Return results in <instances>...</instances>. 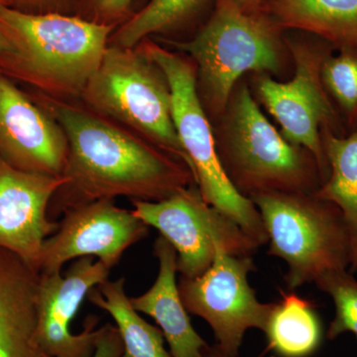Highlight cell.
Instances as JSON below:
<instances>
[{"instance_id": "obj_1", "label": "cell", "mask_w": 357, "mask_h": 357, "mask_svg": "<svg viewBox=\"0 0 357 357\" xmlns=\"http://www.w3.org/2000/svg\"><path fill=\"white\" fill-rule=\"evenodd\" d=\"M29 93L60 124L69 148L65 184L49 206L51 220L98 199L160 202L196 184L184 162L86 105Z\"/></svg>"}, {"instance_id": "obj_2", "label": "cell", "mask_w": 357, "mask_h": 357, "mask_svg": "<svg viewBox=\"0 0 357 357\" xmlns=\"http://www.w3.org/2000/svg\"><path fill=\"white\" fill-rule=\"evenodd\" d=\"M0 30L10 51L0 72L15 83L62 100H81L115 28L75 14L26 13L0 6Z\"/></svg>"}, {"instance_id": "obj_3", "label": "cell", "mask_w": 357, "mask_h": 357, "mask_svg": "<svg viewBox=\"0 0 357 357\" xmlns=\"http://www.w3.org/2000/svg\"><path fill=\"white\" fill-rule=\"evenodd\" d=\"M81 102L191 169L174 123L168 81L140 44L132 48L109 45Z\"/></svg>"}, {"instance_id": "obj_4", "label": "cell", "mask_w": 357, "mask_h": 357, "mask_svg": "<svg viewBox=\"0 0 357 357\" xmlns=\"http://www.w3.org/2000/svg\"><path fill=\"white\" fill-rule=\"evenodd\" d=\"M140 45L168 81L176 131L202 197L234 220L258 245H265L268 236L259 211L250 199L234 187L223 168L199 98L196 65L152 40H144Z\"/></svg>"}, {"instance_id": "obj_5", "label": "cell", "mask_w": 357, "mask_h": 357, "mask_svg": "<svg viewBox=\"0 0 357 357\" xmlns=\"http://www.w3.org/2000/svg\"><path fill=\"white\" fill-rule=\"evenodd\" d=\"M249 199L266 230L268 255L287 263L288 290L351 267V236L335 204L305 192H262Z\"/></svg>"}, {"instance_id": "obj_6", "label": "cell", "mask_w": 357, "mask_h": 357, "mask_svg": "<svg viewBox=\"0 0 357 357\" xmlns=\"http://www.w3.org/2000/svg\"><path fill=\"white\" fill-rule=\"evenodd\" d=\"M230 110L229 135L218 153L241 194L248 199L270 192L314 194L321 187L314 157L279 134L246 86L234 96Z\"/></svg>"}, {"instance_id": "obj_7", "label": "cell", "mask_w": 357, "mask_h": 357, "mask_svg": "<svg viewBox=\"0 0 357 357\" xmlns=\"http://www.w3.org/2000/svg\"><path fill=\"white\" fill-rule=\"evenodd\" d=\"M277 28L260 10L248 13L231 0H218L210 20L194 38L171 45L191 56L204 98L220 112L245 73L280 69Z\"/></svg>"}, {"instance_id": "obj_8", "label": "cell", "mask_w": 357, "mask_h": 357, "mask_svg": "<svg viewBox=\"0 0 357 357\" xmlns=\"http://www.w3.org/2000/svg\"><path fill=\"white\" fill-rule=\"evenodd\" d=\"M133 213L154 227L177 252L181 277L204 273L222 243L236 256H253L259 245L234 220L204 201L196 184L160 202L132 199Z\"/></svg>"}, {"instance_id": "obj_9", "label": "cell", "mask_w": 357, "mask_h": 357, "mask_svg": "<svg viewBox=\"0 0 357 357\" xmlns=\"http://www.w3.org/2000/svg\"><path fill=\"white\" fill-rule=\"evenodd\" d=\"M253 256H236L218 243L211 267L196 278L181 277L178 291L187 311L204 319L222 357H236L250 328L263 331L274 303L260 302L248 282Z\"/></svg>"}, {"instance_id": "obj_10", "label": "cell", "mask_w": 357, "mask_h": 357, "mask_svg": "<svg viewBox=\"0 0 357 357\" xmlns=\"http://www.w3.org/2000/svg\"><path fill=\"white\" fill-rule=\"evenodd\" d=\"M148 230L132 211L119 208L114 199L73 206L65 211L57 231L45 241L37 270L39 273L62 271L65 263L86 256L112 269L126 249L147 236Z\"/></svg>"}, {"instance_id": "obj_11", "label": "cell", "mask_w": 357, "mask_h": 357, "mask_svg": "<svg viewBox=\"0 0 357 357\" xmlns=\"http://www.w3.org/2000/svg\"><path fill=\"white\" fill-rule=\"evenodd\" d=\"M290 49L295 60L293 79L280 83L269 77H260L258 93L268 112L280 124L284 137L314 157L325 182L328 167L321 128L335 119L321 79L325 58L305 45L291 44Z\"/></svg>"}, {"instance_id": "obj_12", "label": "cell", "mask_w": 357, "mask_h": 357, "mask_svg": "<svg viewBox=\"0 0 357 357\" xmlns=\"http://www.w3.org/2000/svg\"><path fill=\"white\" fill-rule=\"evenodd\" d=\"M110 268L93 257L77 258L65 272L40 273L38 340L50 357H93L102 328L88 319L79 335L70 332L72 321L91 289L109 280Z\"/></svg>"}, {"instance_id": "obj_13", "label": "cell", "mask_w": 357, "mask_h": 357, "mask_svg": "<svg viewBox=\"0 0 357 357\" xmlns=\"http://www.w3.org/2000/svg\"><path fill=\"white\" fill-rule=\"evenodd\" d=\"M68 150L57 121L0 72V157L25 172L63 177Z\"/></svg>"}, {"instance_id": "obj_14", "label": "cell", "mask_w": 357, "mask_h": 357, "mask_svg": "<svg viewBox=\"0 0 357 357\" xmlns=\"http://www.w3.org/2000/svg\"><path fill=\"white\" fill-rule=\"evenodd\" d=\"M64 184V177L25 172L0 157V248L37 269L45 241L59 227L49 206Z\"/></svg>"}, {"instance_id": "obj_15", "label": "cell", "mask_w": 357, "mask_h": 357, "mask_svg": "<svg viewBox=\"0 0 357 357\" xmlns=\"http://www.w3.org/2000/svg\"><path fill=\"white\" fill-rule=\"evenodd\" d=\"M40 273L0 248V357H50L38 340Z\"/></svg>"}, {"instance_id": "obj_16", "label": "cell", "mask_w": 357, "mask_h": 357, "mask_svg": "<svg viewBox=\"0 0 357 357\" xmlns=\"http://www.w3.org/2000/svg\"><path fill=\"white\" fill-rule=\"evenodd\" d=\"M154 255L159 262L156 281L147 292L131 298V303L136 311L156 321L172 357H201L208 345L195 330L183 304L176 280L177 252L160 236L155 241Z\"/></svg>"}, {"instance_id": "obj_17", "label": "cell", "mask_w": 357, "mask_h": 357, "mask_svg": "<svg viewBox=\"0 0 357 357\" xmlns=\"http://www.w3.org/2000/svg\"><path fill=\"white\" fill-rule=\"evenodd\" d=\"M277 27L312 33L340 50L357 51V0H263Z\"/></svg>"}, {"instance_id": "obj_18", "label": "cell", "mask_w": 357, "mask_h": 357, "mask_svg": "<svg viewBox=\"0 0 357 357\" xmlns=\"http://www.w3.org/2000/svg\"><path fill=\"white\" fill-rule=\"evenodd\" d=\"M328 162V175L314 192L317 198L330 202L344 215L351 244V270L357 269V128L347 137L330 130L321 135Z\"/></svg>"}, {"instance_id": "obj_19", "label": "cell", "mask_w": 357, "mask_h": 357, "mask_svg": "<svg viewBox=\"0 0 357 357\" xmlns=\"http://www.w3.org/2000/svg\"><path fill=\"white\" fill-rule=\"evenodd\" d=\"M263 332L269 349L281 357H307L321 342V325L312 302L296 293L281 291Z\"/></svg>"}, {"instance_id": "obj_20", "label": "cell", "mask_w": 357, "mask_h": 357, "mask_svg": "<svg viewBox=\"0 0 357 357\" xmlns=\"http://www.w3.org/2000/svg\"><path fill=\"white\" fill-rule=\"evenodd\" d=\"M126 279L107 280L88 294L91 304L109 312L123 344L122 357H172L164 347V335L138 314L126 295Z\"/></svg>"}, {"instance_id": "obj_21", "label": "cell", "mask_w": 357, "mask_h": 357, "mask_svg": "<svg viewBox=\"0 0 357 357\" xmlns=\"http://www.w3.org/2000/svg\"><path fill=\"white\" fill-rule=\"evenodd\" d=\"M208 0H149L110 36L112 46L132 48L154 35L175 29L192 17Z\"/></svg>"}, {"instance_id": "obj_22", "label": "cell", "mask_w": 357, "mask_h": 357, "mask_svg": "<svg viewBox=\"0 0 357 357\" xmlns=\"http://www.w3.org/2000/svg\"><path fill=\"white\" fill-rule=\"evenodd\" d=\"M317 287L332 298L335 317L328 331V340L345 333L357 338V280L347 270L331 272L316 282Z\"/></svg>"}, {"instance_id": "obj_23", "label": "cell", "mask_w": 357, "mask_h": 357, "mask_svg": "<svg viewBox=\"0 0 357 357\" xmlns=\"http://www.w3.org/2000/svg\"><path fill=\"white\" fill-rule=\"evenodd\" d=\"M321 79L345 114L351 121L356 119L357 51L340 50L337 56L324 59Z\"/></svg>"}, {"instance_id": "obj_24", "label": "cell", "mask_w": 357, "mask_h": 357, "mask_svg": "<svg viewBox=\"0 0 357 357\" xmlns=\"http://www.w3.org/2000/svg\"><path fill=\"white\" fill-rule=\"evenodd\" d=\"M133 3L134 0H79L75 15L116 29L132 15Z\"/></svg>"}, {"instance_id": "obj_25", "label": "cell", "mask_w": 357, "mask_h": 357, "mask_svg": "<svg viewBox=\"0 0 357 357\" xmlns=\"http://www.w3.org/2000/svg\"><path fill=\"white\" fill-rule=\"evenodd\" d=\"M6 6L26 13L76 14L79 0H3Z\"/></svg>"}, {"instance_id": "obj_26", "label": "cell", "mask_w": 357, "mask_h": 357, "mask_svg": "<svg viewBox=\"0 0 357 357\" xmlns=\"http://www.w3.org/2000/svg\"><path fill=\"white\" fill-rule=\"evenodd\" d=\"M123 344L116 326L107 325L102 326V333L96 342L93 357H122Z\"/></svg>"}, {"instance_id": "obj_27", "label": "cell", "mask_w": 357, "mask_h": 357, "mask_svg": "<svg viewBox=\"0 0 357 357\" xmlns=\"http://www.w3.org/2000/svg\"><path fill=\"white\" fill-rule=\"evenodd\" d=\"M231 1L248 13H256L260 10L263 0H231Z\"/></svg>"}, {"instance_id": "obj_28", "label": "cell", "mask_w": 357, "mask_h": 357, "mask_svg": "<svg viewBox=\"0 0 357 357\" xmlns=\"http://www.w3.org/2000/svg\"><path fill=\"white\" fill-rule=\"evenodd\" d=\"M9 51H10V44H9L6 37L4 36L3 32L0 30V54L6 53Z\"/></svg>"}, {"instance_id": "obj_29", "label": "cell", "mask_w": 357, "mask_h": 357, "mask_svg": "<svg viewBox=\"0 0 357 357\" xmlns=\"http://www.w3.org/2000/svg\"><path fill=\"white\" fill-rule=\"evenodd\" d=\"M201 357H222L220 356V354H218L217 349H215V347H206V349H204L203 354H202Z\"/></svg>"}, {"instance_id": "obj_30", "label": "cell", "mask_w": 357, "mask_h": 357, "mask_svg": "<svg viewBox=\"0 0 357 357\" xmlns=\"http://www.w3.org/2000/svg\"><path fill=\"white\" fill-rule=\"evenodd\" d=\"M1 4H3V6H6V3H4L3 0H0V6H1Z\"/></svg>"}]
</instances>
